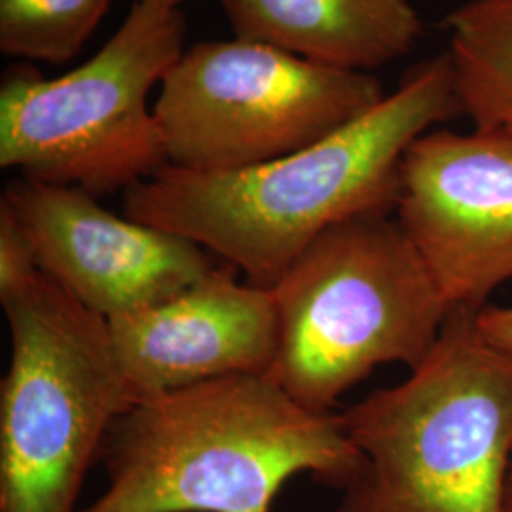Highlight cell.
Segmentation results:
<instances>
[{
    "label": "cell",
    "instance_id": "cell-1",
    "mask_svg": "<svg viewBox=\"0 0 512 512\" xmlns=\"http://www.w3.org/2000/svg\"><path fill=\"white\" fill-rule=\"evenodd\" d=\"M456 116L444 52L408 69L365 116L293 154L234 171L165 165L124 192V215L192 239L249 283L272 289L332 226L395 215L404 152Z\"/></svg>",
    "mask_w": 512,
    "mask_h": 512
},
{
    "label": "cell",
    "instance_id": "cell-2",
    "mask_svg": "<svg viewBox=\"0 0 512 512\" xmlns=\"http://www.w3.org/2000/svg\"><path fill=\"white\" fill-rule=\"evenodd\" d=\"M103 494L80 512H272L298 475L346 490L363 458L340 414L268 376H230L139 401L101 450Z\"/></svg>",
    "mask_w": 512,
    "mask_h": 512
},
{
    "label": "cell",
    "instance_id": "cell-3",
    "mask_svg": "<svg viewBox=\"0 0 512 512\" xmlns=\"http://www.w3.org/2000/svg\"><path fill=\"white\" fill-rule=\"evenodd\" d=\"M450 313L410 376L340 414L363 465L336 512H505L512 365Z\"/></svg>",
    "mask_w": 512,
    "mask_h": 512
},
{
    "label": "cell",
    "instance_id": "cell-4",
    "mask_svg": "<svg viewBox=\"0 0 512 512\" xmlns=\"http://www.w3.org/2000/svg\"><path fill=\"white\" fill-rule=\"evenodd\" d=\"M272 293L279 344L268 378L321 414L378 366L420 365L452 313L395 215L332 226Z\"/></svg>",
    "mask_w": 512,
    "mask_h": 512
},
{
    "label": "cell",
    "instance_id": "cell-5",
    "mask_svg": "<svg viewBox=\"0 0 512 512\" xmlns=\"http://www.w3.org/2000/svg\"><path fill=\"white\" fill-rule=\"evenodd\" d=\"M0 512H74L112 425L133 406L107 319L37 274L0 289Z\"/></svg>",
    "mask_w": 512,
    "mask_h": 512
},
{
    "label": "cell",
    "instance_id": "cell-6",
    "mask_svg": "<svg viewBox=\"0 0 512 512\" xmlns=\"http://www.w3.org/2000/svg\"><path fill=\"white\" fill-rule=\"evenodd\" d=\"M179 8L135 0L109 42L71 73L44 78L16 63L0 82V167L76 186L126 192L169 164L148 95L184 54Z\"/></svg>",
    "mask_w": 512,
    "mask_h": 512
},
{
    "label": "cell",
    "instance_id": "cell-7",
    "mask_svg": "<svg viewBox=\"0 0 512 512\" xmlns=\"http://www.w3.org/2000/svg\"><path fill=\"white\" fill-rule=\"evenodd\" d=\"M385 95L372 73L323 67L234 37L184 50L152 109L169 165L234 171L310 147Z\"/></svg>",
    "mask_w": 512,
    "mask_h": 512
},
{
    "label": "cell",
    "instance_id": "cell-8",
    "mask_svg": "<svg viewBox=\"0 0 512 512\" xmlns=\"http://www.w3.org/2000/svg\"><path fill=\"white\" fill-rule=\"evenodd\" d=\"M395 219L450 310L512 279V129H429L404 152Z\"/></svg>",
    "mask_w": 512,
    "mask_h": 512
},
{
    "label": "cell",
    "instance_id": "cell-9",
    "mask_svg": "<svg viewBox=\"0 0 512 512\" xmlns=\"http://www.w3.org/2000/svg\"><path fill=\"white\" fill-rule=\"evenodd\" d=\"M38 270L103 319L147 310L217 268L202 245L105 209L76 186L19 177L0 198Z\"/></svg>",
    "mask_w": 512,
    "mask_h": 512
},
{
    "label": "cell",
    "instance_id": "cell-10",
    "mask_svg": "<svg viewBox=\"0 0 512 512\" xmlns=\"http://www.w3.org/2000/svg\"><path fill=\"white\" fill-rule=\"evenodd\" d=\"M222 262L162 304L109 319L110 348L133 404L230 376H268L279 344L272 289Z\"/></svg>",
    "mask_w": 512,
    "mask_h": 512
},
{
    "label": "cell",
    "instance_id": "cell-11",
    "mask_svg": "<svg viewBox=\"0 0 512 512\" xmlns=\"http://www.w3.org/2000/svg\"><path fill=\"white\" fill-rule=\"evenodd\" d=\"M234 37L311 63L372 73L410 54L423 23L410 0H220Z\"/></svg>",
    "mask_w": 512,
    "mask_h": 512
},
{
    "label": "cell",
    "instance_id": "cell-12",
    "mask_svg": "<svg viewBox=\"0 0 512 512\" xmlns=\"http://www.w3.org/2000/svg\"><path fill=\"white\" fill-rule=\"evenodd\" d=\"M444 23L461 114L473 128L512 129V0H469Z\"/></svg>",
    "mask_w": 512,
    "mask_h": 512
},
{
    "label": "cell",
    "instance_id": "cell-13",
    "mask_svg": "<svg viewBox=\"0 0 512 512\" xmlns=\"http://www.w3.org/2000/svg\"><path fill=\"white\" fill-rule=\"evenodd\" d=\"M110 0H0V50L63 65L80 54Z\"/></svg>",
    "mask_w": 512,
    "mask_h": 512
},
{
    "label": "cell",
    "instance_id": "cell-14",
    "mask_svg": "<svg viewBox=\"0 0 512 512\" xmlns=\"http://www.w3.org/2000/svg\"><path fill=\"white\" fill-rule=\"evenodd\" d=\"M480 336L512 365V306H484L475 313Z\"/></svg>",
    "mask_w": 512,
    "mask_h": 512
},
{
    "label": "cell",
    "instance_id": "cell-15",
    "mask_svg": "<svg viewBox=\"0 0 512 512\" xmlns=\"http://www.w3.org/2000/svg\"><path fill=\"white\" fill-rule=\"evenodd\" d=\"M505 512H512V459L509 476H507V490H505Z\"/></svg>",
    "mask_w": 512,
    "mask_h": 512
},
{
    "label": "cell",
    "instance_id": "cell-16",
    "mask_svg": "<svg viewBox=\"0 0 512 512\" xmlns=\"http://www.w3.org/2000/svg\"><path fill=\"white\" fill-rule=\"evenodd\" d=\"M152 2H160V4H165V6H173V8H179V4H181L183 0H152Z\"/></svg>",
    "mask_w": 512,
    "mask_h": 512
}]
</instances>
